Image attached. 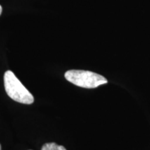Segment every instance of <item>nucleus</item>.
Instances as JSON below:
<instances>
[{
	"instance_id": "20e7f679",
	"label": "nucleus",
	"mask_w": 150,
	"mask_h": 150,
	"mask_svg": "<svg viewBox=\"0 0 150 150\" xmlns=\"http://www.w3.org/2000/svg\"><path fill=\"white\" fill-rule=\"evenodd\" d=\"M1 12H2V7L0 6V15L1 14Z\"/></svg>"
},
{
	"instance_id": "f257e3e1",
	"label": "nucleus",
	"mask_w": 150,
	"mask_h": 150,
	"mask_svg": "<svg viewBox=\"0 0 150 150\" xmlns=\"http://www.w3.org/2000/svg\"><path fill=\"white\" fill-rule=\"evenodd\" d=\"M4 81L6 92L11 99L21 104H33L34 102L33 96L22 85L12 71L8 70L5 72Z\"/></svg>"
},
{
	"instance_id": "7ed1b4c3",
	"label": "nucleus",
	"mask_w": 150,
	"mask_h": 150,
	"mask_svg": "<svg viewBox=\"0 0 150 150\" xmlns=\"http://www.w3.org/2000/svg\"><path fill=\"white\" fill-rule=\"evenodd\" d=\"M41 150H66L62 145H57L55 142H49L43 145Z\"/></svg>"
},
{
	"instance_id": "f03ea898",
	"label": "nucleus",
	"mask_w": 150,
	"mask_h": 150,
	"mask_svg": "<svg viewBox=\"0 0 150 150\" xmlns=\"http://www.w3.org/2000/svg\"><path fill=\"white\" fill-rule=\"evenodd\" d=\"M65 77L70 83L85 88H95L108 83L104 76L91 71L68 70L65 72Z\"/></svg>"
},
{
	"instance_id": "39448f33",
	"label": "nucleus",
	"mask_w": 150,
	"mask_h": 150,
	"mask_svg": "<svg viewBox=\"0 0 150 150\" xmlns=\"http://www.w3.org/2000/svg\"><path fill=\"white\" fill-rule=\"evenodd\" d=\"M0 150H1V145H0Z\"/></svg>"
}]
</instances>
